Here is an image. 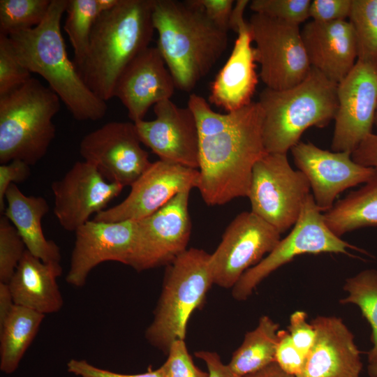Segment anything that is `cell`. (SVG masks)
<instances>
[{
	"label": "cell",
	"instance_id": "6da1fadb",
	"mask_svg": "<svg viewBox=\"0 0 377 377\" xmlns=\"http://www.w3.org/2000/svg\"><path fill=\"white\" fill-rule=\"evenodd\" d=\"M187 106L199 133L198 189L209 206L247 197L252 170L267 152L263 140V111L258 103L224 114L214 111L201 96H189Z\"/></svg>",
	"mask_w": 377,
	"mask_h": 377
},
{
	"label": "cell",
	"instance_id": "7a4b0ae2",
	"mask_svg": "<svg viewBox=\"0 0 377 377\" xmlns=\"http://www.w3.org/2000/svg\"><path fill=\"white\" fill-rule=\"evenodd\" d=\"M157 48L176 87L191 91L211 71L228 45V31L187 1L153 0Z\"/></svg>",
	"mask_w": 377,
	"mask_h": 377
},
{
	"label": "cell",
	"instance_id": "3957f363",
	"mask_svg": "<svg viewBox=\"0 0 377 377\" xmlns=\"http://www.w3.org/2000/svg\"><path fill=\"white\" fill-rule=\"evenodd\" d=\"M67 4L68 0H52L38 26L8 36L19 61L46 80L75 119L97 121L105 115L108 106L87 86L68 57L61 31Z\"/></svg>",
	"mask_w": 377,
	"mask_h": 377
},
{
	"label": "cell",
	"instance_id": "277c9868",
	"mask_svg": "<svg viewBox=\"0 0 377 377\" xmlns=\"http://www.w3.org/2000/svg\"><path fill=\"white\" fill-rule=\"evenodd\" d=\"M153 0H121L97 17L88 51L77 69L87 86L101 100L114 96L126 66L149 47L154 34Z\"/></svg>",
	"mask_w": 377,
	"mask_h": 377
},
{
	"label": "cell",
	"instance_id": "5b68a950",
	"mask_svg": "<svg viewBox=\"0 0 377 377\" xmlns=\"http://www.w3.org/2000/svg\"><path fill=\"white\" fill-rule=\"evenodd\" d=\"M337 83L311 68L300 84L283 90L265 87L259 94L267 153L287 154L308 128H323L337 110Z\"/></svg>",
	"mask_w": 377,
	"mask_h": 377
},
{
	"label": "cell",
	"instance_id": "8992f818",
	"mask_svg": "<svg viewBox=\"0 0 377 377\" xmlns=\"http://www.w3.org/2000/svg\"><path fill=\"white\" fill-rule=\"evenodd\" d=\"M60 101L34 77L0 96L1 164L18 159L34 165L46 154L55 137L52 119Z\"/></svg>",
	"mask_w": 377,
	"mask_h": 377
},
{
	"label": "cell",
	"instance_id": "52a82bcc",
	"mask_svg": "<svg viewBox=\"0 0 377 377\" xmlns=\"http://www.w3.org/2000/svg\"><path fill=\"white\" fill-rule=\"evenodd\" d=\"M209 260L205 251L191 248L168 265L153 320L145 332L147 341L166 354L175 341L184 340L191 314L214 284Z\"/></svg>",
	"mask_w": 377,
	"mask_h": 377
},
{
	"label": "cell",
	"instance_id": "ba28073f",
	"mask_svg": "<svg viewBox=\"0 0 377 377\" xmlns=\"http://www.w3.org/2000/svg\"><path fill=\"white\" fill-rule=\"evenodd\" d=\"M349 250L368 253L343 240L327 226L323 214L311 193L305 200L300 216L290 232L281 239L260 263L246 271L232 288V295L246 300L255 288L270 274L296 256L321 253L350 255Z\"/></svg>",
	"mask_w": 377,
	"mask_h": 377
},
{
	"label": "cell",
	"instance_id": "9c48e42d",
	"mask_svg": "<svg viewBox=\"0 0 377 377\" xmlns=\"http://www.w3.org/2000/svg\"><path fill=\"white\" fill-rule=\"evenodd\" d=\"M310 189L287 154L266 153L253 166L247 197L251 211L282 234L297 222Z\"/></svg>",
	"mask_w": 377,
	"mask_h": 377
},
{
	"label": "cell",
	"instance_id": "30bf717a",
	"mask_svg": "<svg viewBox=\"0 0 377 377\" xmlns=\"http://www.w3.org/2000/svg\"><path fill=\"white\" fill-rule=\"evenodd\" d=\"M259 76L265 87L291 88L309 74V64L299 25L253 13L249 22Z\"/></svg>",
	"mask_w": 377,
	"mask_h": 377
},
{
	"label": "cell",
	"instance_id": "8fae6325",
	"mask_svg": "<svg viewBox=\"0 0 377 377\" xmlns=\"http://www.w3.org/2000/svg\"><path fill=\"white\" fill-rule=\"evenodd\" d=\"M279 232L253 212L237 215L221 241L210 254L214 284L232 288L249 269L272 251L281 239Z\"/></svg>",
	"mask_w": 377,
	"mask_h": 377
},
{
	"label": "cell",
	"instance_id": "7c38bea8",
	"mask_svg": "<svg viewBox=\"0 0 377 377\" xmlns=\"http://www.w3.org/2000/svg\"><path fill=\"white\" fill-rule=\"evenodd\" d=\"M191 191L177 193L158 211L137 221L132 268L141 272L168 266L187 249L191 232Z\"/></svg>",
	"mask_w": 377,
	"mask_h": 377
},
{
	"label": "cell",
	"instance_id": "4fadbf2b",
	"mask_svg": "<svg viewBox=\"0 0 377 377\" xmlns=\"http://www.w3.org/2000/svg\"><path fill=\"white\" fill-rule=\"evenodd\" d=\"M134 123L110 121L83 137L79 151L109 182L131 186L150 166Z\"/></svg>",
	"mask_w": 377,
	"mask_h": 377
},
{
	"label": "cell",
	"instance_id": "5bb4252c",
	"mask_svg": "<svg viewBox=\"0 0 377 377\" xmlns=\"http://www.w3.org/2000/svg\"><path fill=\"white\" fill-rule=\"evenodd\" d=\"M337 110L331 147L333 151L352 152L373 133L377 110V68L357 61L337 84Z\"/></svg>",
	"mask_w": 377,
	"mask_h": 377
},
{
	"label": "cell",
	"instance_id": "9a60e30c",
	"mask_svg": "<svg viewBox=\"0 0 377 377\" xmlns=\"http://www.w3.org/2000/svg\"><path fill=\"white\" fill-rule=\"evenodd\" d=\"M198 170L158 160L131 186L123 201L97 214L94 220L140 221L158 211L177 193L198 188Z\"/></svg>",
	"mask_w": 377,
	"mask_h": 377
},
{
	"label": "cell",
	"instance_id": "2e32d148",
	"mask_svg": "<svg viewBox=\"0 0 377 377\" xmlns=\"http://www.w3.org/2000/svg\"><path fill=\"white\" fill-rule=\"evenodd\" d=\"M75 243L66 280L85 285L89 273L102 263L114 261L131 267L135 253L137 221H89L75 232Z\"/></svg>",
	"mask_w": 377,
	"mask_h": 377
},
{
	"label": "cell",
	"instance_id": "e0dca14e",
	"mask_svg": "<svg viewBox=\"0 0 377 377\" xmlns=\"http://www.w3.org/2000/svg\"><path fill=\"white\" fill-rule=\"evenodd\" d=\"M290 151L295 164L308 179L316 205L322 212L333 207L341 192L365 184L377 173L376 169L355 162L350 152L330 151L304 142H299Z\"/></svg>",
	"mask_w": 377,
	"mask_h": 377
},
{
	"label": "cell",
	"instance_id": "ac0fdd59",
	"mask_svg": "<svg viewBox=\"0 0 377 377\" xmlns=\"http://www.w3.org/2000/svg\"><path fill=\"white\" fill-rule=\"evenodd\" d=\"M123 188L107 180L93 165L77 161L61 179L52 183L54 215L64 229L75 232L92 214L105 210Z\"/></svg>",
	"mask_w": 377,
	"mask_h": 377
},
{
	"label": "cell",
	"instance_id": "d6986e66",
	"mask_svg": "<svg viewBox=\"0 0 377 377\" xmlns=\"http://www.w3.org/2000/svg\"><path fill=\"white\" fill-rule=\"evenodd\" d=\"M156 118L135 122L142 143L159 160L198 170L199 133L195 114L171 99L154 105Z\"/></svg>",
	"mask_w": 377,
	"mask_h": 377
},
{
	"label": "cell",
	"instance_id": "ffe728a7",
	"mask_svg": "<svg viewBox=\"0 0 377 377\" xmlns=\"http://www.w3.org/2000/svg\"><path fill=\"white\" fill-rule=\"evenodd\" d=\"M176 84L157 47H148L126 66L116 84L114 96L133 123L144 119L152 106L171 99Z\"/></svg>",
	"mask_w": 377,
	"mask_h": 377
},
{
	"label": "cell",
	"instance_id": "44dd1931",
	"mask_svg": "<svg viewBox=\"0 0 377 377\" xmlns=\"http://www.w3.org/2000/svg\"><path fill=\"white\" fill-rule=\"evenodd\" d=\"M316 337L296 377H360L363 367L354 335L342 319L319 316L311 320Z\"/></svg>",
	"mask_w": 377,
	"mask_h": 377
},
{
	"label": "cell",
	"instance_id": "7402d4cb",
	"mask_svg": "<svg viewBox=\"0 0 377 377\" xmlns=\"http://www.w3.org/2000/svg\"><path fill=\"white\" fill-rule=\"evenodd\" d=\"M300 31L311 67L338 84L350 72L358 58L356 38L349 21L311 20Z\"/></svg>",
	"mask_w": 377,
	"mask_h": 377
},
{
	"label": "cell",
	"instance_id": "603a6c76",
	"mask_svg": "<svg viewBox=\"0 0 377 377\" xmlns=\"http://www.w3.org/2000/svg\"><path fill=\"white\" fill-rule=\"evenodd\" d=\"M237 34L230 57L211 84L209 96V103L226 112L252 102L258 82L249 22L242 24Z\"/></svg>",
	"mask_w": 377,
	"mask_h": 377
},
{
	"label": "cell",
	"instance_id": "cb8c5ba5",
	"mask_svg": "<svg viewBox=\"0 0 377 377\" xmlns=\"http://www.w3.org/2000/svg\"><path fill=\"white\" fill-rule=\"evenodd\" d=\"M61 274L60 263H45L26 250L8 283L15 304L45 316L59 311L64 300L57 280Z\"/></svg>",
	"mask_w": 377,
	"mask_h": 377
},
{
	"label": "cell",
	"instance_id": "d4e9b609",
	"mask_svg": "<svg viewBox=\"0 0 377 377\" xmlns=\"http://www.w3.org/2000/svg\"><path fill=\"white\" fill-rule=\"evenodd\" d=\"M49 210L44 198L26 195L15 184H11L6 193L3 215L17 230L27 250L45 263H60L59 247L46 239L41 225Z\"/></svg>",
	"mask_w": 377,
	"mask_h": 377
},
{
	"label": "cell",
	"instance_id": "484cf974",
	"mask_svg": "<svg viewBox=\"0 0 377 377\" xmlns=\"http://www.w3.org/2000/svg\"><path fill=\"white\" fill-rule=\"evenodd\" d=\"M323 217L339 237L360 228L377 227V173L361 188L335 202Z\"/></svg>",
	"mask_w": 377,
	"mask_h": 377
},
{
	"label": "cell",
	"instance_id": "4316f807",
	"mask_svg": "<svg viewBox=\"0 0 377 377\" xmlns=\"http://www.w3.org/2000/svg\"><path fill=\"white\" fill-rule=\"evenodd\" d=\"M45 315L15 305L0 325V369L13 373L36 336Z\"/></svg>",
	"mask_w": 377,
	"mask_h": 377
},
{
	"label": "cell",
	"instance_id": "83f0119b",
	"mask_svg": "<svg viewBox=\"0 0 377 377\" xmlns=\"http://www.w3.org/2000/svg\"><path fill=\"white\" fill-rule=\"evenodd\" d=\"M279 325L268 316L260 318L257 327L246 333L233 353L228 366L240 377L258 371L275 362Z\"/></svg>",
	"mask_w": 377,
	"mask_h": 377
},
{
	"label": "cell",
	"instance_id": "f1b7e54d",
	"mask_svg": "<svg viewBox=\"0 0 377 377\" xmlns=\"http://www.w3.org/2000/svg\"><path fill=\"white\" fill-rule=\"evenodd\" d=\"M343 290L348 295L340 303L357 305L371 326L373 346L368 352L370 362L377 358V269H364L347 279Z\"/></svg>",
	"mask_w": 377,
	"mask_h": 377
},
{
	"label": "cell",
	"instance_id": "f546056e",
	"mask_svg": "<svg viewBox=\"0 0 377 377\" xmlns=\"http://www.w3.org/2000/svg\"><path fill=\"white\" fill-rule=\"evenodd\" d=\"M64 29L73 49L77 70L86 57L94 24L99 16L96 0H68Z\"/></svg>",
	"mask_w": 377,
	"mask_h": 377
},
{
	"label": "cell",
	"instance_id": "4dcf8cb0",
	"mask_svg": "<svg viewBox=\"0 0 377 377\" xmlns=\"http://www.w3.org/2000/svg\"><path fill=\"white\" fill-rule=\"evenodd\" d=\"M348 20L357 45V61L376 65L377 60V0H352Z\"/></svg>",
	"mask_w": 377,
	"mask_h": 377
},
{
	"label": "cell",
	"instance_id": "1f68e13d",
	"mask_svg": "<svg viewBox=\"0 0 377 377\" xmlns=\"http://www.w3.org/2000/svg\"><path fill=\"white\" fill-rule=\"evenodd\" d=\"M52 0H0V34L27 30L45 17Z\"/></svg>",
	"mask_w": 377,
	"mask_h": 377
},
{
	"label": "cell",
	"instance_id": "d6a6232c",
	"mask_svg": "<svg viewBox=\"0 0 377 377\" xmlns=\"http://www.w3.org/2000/svg\"><path fill=\"white\" fill-rule=\"evenodd\" d=\"M26 250L17 230L3 214L0 219V282L10 281Z\"/></svg>",
	"mask_w": 377,
	"mask_h": 377
},
{
	"label": "cell",
	"instance_id": "836d02e7",
	"mask_svg": "<svg viewBox=\"0 0 377 377\" xmlns=\"http://www.w3.org/2000/svg\"><path fill=\"white\" fill-rule=\"evenodd\" d=\"M31 77L17 59L9 37L0 34V96L19 88Z\"/></svg>",
	"mask_w": 377,
	"mask_h": 377
},
{
	"label": "cell",
	"instance_id": "e575fe53",
	"mask_svg": "<svg viewBox=\"0 0 377 377\" xmlns=\"http://www.w3.org/2000/svg\"><path fill=\"white\" fill-rule=\"evenodd\" d=\"M311 2V0H253L249 8L254 13L300 26L309 18Z\"/></svg>",
	"mask_w": 377,
	"mask_h": 377
},
{
	"label": "cell",
	"instance_id": "d590c367",
	"mask_svg": "<svg viewBox=\"0 0 377 377\" xmlns=\"http://www.w3.org/2000/svg\"><path fill=\"white\" fill-rule=\"evenodd\" d=\"M165 362L161 366L164 377H208L196 367L186 348L184 340L175 341L167 353Z\"/></svg>",
	"mask_w": 377,
	"mask_h": 377
},
{
	"label": "cell",
	"instance_id": "8d00e7d4",
	"mask_svg": "<svg viewBox=\"0 0 377 377\" xmlns=\"http://www.w3.org/2000/svg\"><path fill=\"white\" fill-rule=\"evenodd\" d=\"M305 358L293 343L288 330H279L275 352V362L279 367L296 377L302 370Z\"/></svg>",
	"mask_w": 377,
	"mask_h": 377
},
{
	"label": "cell",
	"instance_id": "74e56055",
	"mask_svg": "<svg viewBox=\"0 0 377 377\" xmlns=\"http://www.w3.org/2000/svg\"><path fill=\"white\" fill-rule=\"evenodd\" d=\"M307 313L304 311H295L290 316L288 332L300 352L305 357L312 348L316 337V330L311 323L307 321Z\"/></svg>",
	"mask_w": 377,
	"mask_h": 377
},
{
	"label": "cell",
	"instance_id": "f35d334b",
	"mask_svg": "<svg viewBox=\"0 0 377 377\" xmlns=\"http://www.w3.org/2000/svg\"><path fill=\"white\" fill-rule=\"evenodd\" d=\"M352 0H313L309 17L320 22L348 20Z\"/></svg>",
	"mask_w": 377,
	"mask_h": 377
},
{
	"label": "cell",
	"instance_id": "ab89813d",
	"mask_svg": "<svg viewBox=\"0 0 377 377\" xmlns=\"http://www.w3.org/2000/svg\"><path fill=\"white\" fill-rule=\"evenodd\" d=\"M28 163L15 159L9 163L0 165V212H4L6 209V193L9 186L16 183L27 180L31 175V169Z\"/></svg>",
	"mask_w": 377,
	"mask_h": 377
},
{
	"label": "cell",
	"instance_id": "60d3db41",
	"mask_svg": "<svg viewBox=\"0 0 377 377\" xmlns=\"http://www.w3.org/2000/svg\"><path fill=\"white\" fill-rule=\"evenodd\" d=\"M67 369L70 373L80 377H164L161 367L142 374H126L96 367L84 360L71 359L67 363Z\"/></svg>",
	"mask_w": 377,
	"mask_h": 377
},
{
	"label": "cell",
	"instance_id": "b9f144b4",
	"mask_svg": "<svg viewBox=\"0 0 377 377\" xmlns=\"http://www.w3.org/2000/svg\"><path fill=\"white\" fill-rule=\"evenodd\" d=\"M204 11L219 27L229 30V21L235 5L233 0H186Z\"/></svg>",
	"mask_w": 377,
	"mask_h": 377
},
{
	"label": "cell",
	"instance_id": "7bdbcfd3",
	"mask_svg": "<svg viewBox=\"0 0 377 377\" xmlns=\"http://www.w3.org/2000/svg\"><path fill=\"white\" fill-rule=\"evenodd\" d=\"M353 160L357 163L377 170V133H371L352 152Z\"/></svg>",
	"mask_w": 377,
	"mask_h": 377
},
{
	"label": "cell",
	"instance_id": "ee69618b",
	"mask_svg": "<svg viewBox=\"0 0 377 377\" xmlns=\"http://www.w3.org/2000/svg\"><path fill=\"white\" fill-rule=\"evenodd\" d=\"M195 356L202 360L208 370V377H240L233 372L228 364H225L219 355L213 351L199 350L195 353Z\"/></svg>",
	"mask_w": 377,
	"mask_h": 377
},
{
	"label": "cell",
	"instance_id": "f6af8a7d",
	"mask_svg": "<svg viewBox=\"0 0 377 377\" xmlns=\"http://www.w3.org/2000/svg\"><path fill=\"white\" fill-rule=\"evenodd\" d=\"M15 305L8 283L0 282V325L4 322Z\"/></svg>",
	"mask_w": 377,
	"mask_h": 377
},
{
	"label": "cell",
	"instance_id": "bcb514c9",
	"mask_svg": "<svg viewBox=\"0 0 377 377\" xmlns=\"http://www.w3.org/2000/svg\"><path fill=\"white\" fill-rule=\"evenodd\" d=\"M250 1L248 0H238L235 3L229 21V29H232L237 33L239 26L246 22L244 18V13Z\"/></svg>",
	"mask_w": 377,
	"mask_h": 377
},
{
	"label": "cell",
	"instance_id": "7dc6e473",
	"mask_svg": "<svg viewBox=\"0 0 377 377\" xmlns=\"http://www.w3.org/2000/svg\"><path fill=\"white\" fill-rule=\"evenodd\" d=\"M244 377H295L282 370L274 362L261 370L248 374Z\"/></svg>",
	"mask_w": 377,
	"mask_h": 377
},
{
	"label": "cell",
	"instance_id": "c3c4849f",
	"mask_svg": "<svg viewBox=\"0 0 377 377\" xmlns=\"http://www.w3.org/2000/svg\"><path fill=\"white\" fill-rule=\"evenodd\" d=\"M121 0H96L99 15L117 6Z\"/></svg>",
	"mask_w": 377,
	"mask_h": 377
},
{
	"label": "cell",
	"instance_id": "681fc988",
	"mask_svg": "<svg viewBox=\"0 0 377 377\" xmlns=\"http://www.w3.org/2000/svg\"><path fill=\"white\" fill-rule=\"evenodd\" d=\"M367 374L369 377H377V358L368 362Z\"/></svg>",
	"mask_w": 377,
	"mask_h": 377
},
{
	"label": "cell",
	"instance_id": "f907efd6",
	"mask_svg": "<svg viewBox=\"0 0 377 377\" xmlns=\"http://www.w3.org/2000/svg\"><path fill=\"white\" fill-rule=\"evenodd\" d=\"M374 127L377 131V110H376V116H375V119H374Z\"/></svg>",
	"mask_w": 377,
	"mask_h": 377
},
{
	"label": "cell",
	"instance_id": "816d5d0a",
	"mask_svg": "<svg viewBox=\"0 0 377 377\" xmlns=\"http://www.w3.org/2000/svg\"><path fill=\"white\" fill-rule=\"evenodd\" d=\"M376 68H377V60H376Z\"/></svg>",
	"mask_w": 377,
	"mask_h": 377
}]
</instances>
